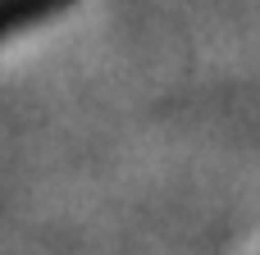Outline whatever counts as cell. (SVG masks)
<instances>
[{
	"label": "cell",
	"instance_id": "obj_1",
	"mask_svg": "<svg viewBox=\"0 0 260 255\" xmlns=\"http://www.w3.org/2000/svg\"><path fill=\"white\" fill-rule=\"evenodd\" d=\"M69 5L73 0H0V41L14 37V32L37 27L41 18H50V14L69 9Z\"/></svg>",
	"mask_w": 260,
	"mask_h": 255
}]
</instances>
